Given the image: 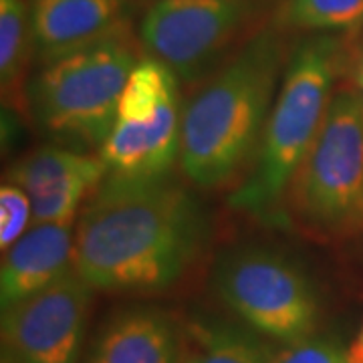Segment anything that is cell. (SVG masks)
Returning <instances> with one entry per match:
<instances>
[{
  "label": "cell",
  "instance_id": "cell-1",
  "mask_svg": "<svg viewBox=\"0 0 363 363\" xmlns=\"http://www.w3.org/2000/svg\"><path fill=\"white\" fill-rule=\"evenodd\" d=\"M208 220L166 176L107 174L79 214L73 267L95 291L160 293L198 259Z\"/></svg>",
  "mask_w": 363,
  "mask_h": 363
},
{
  "label": "cell",
  "instance_id": "cell-2",
  "mask_svg": "<svg viewBox=\"0 0 363 363\" xmlns=\"http://www.w3.org/2000/svg\"><path fill=\"white\" fill-rule=\"evenodd\" d=\"M281 71V40L262 30L188 101L178 162L196 186L218 188L257 154Z\"/></svg>",
  "mask_w": 363,
  "mask_h": 363
},
{
  "label": "cell",
  "instance_id": "cell-3",
  "mask_svg": "<svg viewBox=\"0 0 363 363\" xmlns=\"http://www.w3.org/2000/svg\"><path fill=\"white\" fill-rule=\"evenodd\" d=\"M335 65L337 47L327 37L307 40L291 55L252 168L228 198L234 210L269 224L285 218L283 206L293 178L333 101Z\"/></svg>",
  "mask_w": 363,
  "mask_h": 363
},
{
  "label": "cell",
  "instance_id": "cell-4",
  "mask_svg": "<svg viewBox=\"0 0 363 363\" xmlns=\"http://www.w3.org/2000/svg\"><path fill=\"white\" fill-rule=\"evenodd\" d=\"M138 63L128 26L95 45L43 63L25 89L35 123L67 143L101 147Z\"/></svg>",
  "mask_w": 363,
  "mask_h": 363
},
{
  "label": "cell",
  "instance_id": "cell-5",
  "mask_svg": "<svg viewBox=\"0 0 363 363\" xmlns=\"http://www.w3.org/2000/svg\"><path fill=\"white\" fill-rule=\"evenodd\" d=\"M285 208L303 230L343 238L363 230V97L339 93L293 178Z\"/></svg>",
  "mask_w": 363,
  "mask_h": 363
},
{
  "label": "cell",
  "instance_id": "cell-6",
  "mask_svg": "<svg viewBox=\"0 0 363 363\" xmlns=\"http://www.w3.org/2000/svg\"><path fill=\"white\" fill-rule=\"evenodd\" d=\"M212 286L222 303L255 333L293 343L315 333L321 303L309 274L269 247H236L214 264Z\"/></svg>",
  "mask_w": 363,
  "mask_h": 363
},
{
  "label": "cell",
  "instance_id": "cell-7",
  "mask_svg": "<svg viewBox=\"0 0 363 363\" xmlns=\"http://www.w3.org/2000/svg\"><path fill=\"white\" fill-rule=\"evenodd\" d=\"M255 13V0H154L140 25L150 57L192 83L206 73Z\"/></svg>",
  "mask_w": 363,
  "mask_h": 363
},
{
  "label": "cell",
  "instance_id": "cell-8",
  "mask_svg": "<svg viewBox=\"0 0 363 363\" xmlns=\"http://www.w3.org/2000/svg\"><path fill=\"white\" fill-rule=\"evenodd\" d=\"M93 286L75 271L2 309V355L13 363H77Z\"/></svg>",
  "mask_w": 363,
  "mask_h": 363
},
{
  "label": "cell",
  "instance_id": "cell-9",
  "mask_svg": "<svg viewBox=\"0 0 363 363\" xmlns=\"http://www.w3.org/2000/svg\"><path fill=\"white\" fill-rule=\"evenodd\" d=\"M107 176L104 160L61 145H43L18 160L9 182L30 196L33 224L73 222L79 206Z\"/></svg>",
  "mask_w": 363,
  "mask_h": 363
},
{
  "label": "cell",
  "instance_id": "cell-10",
  "mask_svg": "<svg viewBox=\"0 0 363 363\" xmlns=\"http://www.w3.org/2000/svg\"><path fill=\"white\" fill-rule=\"evenodd\" d=\"M180 95L152 116L119 119L99 147L107 174L117 176H166L180 160Z\"/></svg>",
  "mask_w": 363,
  "mask_h": 363
},
{
  "label": "cell",
  "instance_id": "cell-11",
  "mask_svg": "<svg viewBox=\"0 0 363 363\" xmlns=\"http://www.w3.org/2000/svg\"><path fill=\"white\" fill-rule=\"evenodd\" d=\"M125 0H35L33 47L40 63L85 49L125 28Z\"/></svg>",
  "mask_w": 363,
  "mask_h": 363
},
{
  "label": "cell",
  "instance_id": "cell-12",
  "mask_svg": "<svg viewBox=\"0 0 363 363\" xmlns=\"http://www.w3.org/2000/svg\"><path fill=\"white\" fill-rule=\"evenodd\" d=\"M73 222L33 224L2 257V309L39 293L73 269Z\"/></svg>",
  "mask_w": 363,
  "mask_h": 363
},
{
  "label": "cell",
  "instance_id": "cell-13",
  "mask_svg": "<svg viewBox=\"0 0 363 363\" xmlns=\"http://www.w3.org/2000/svg\"><path fill=\"white\" fill-rule=\"evenodd\" d=\"M182 329L157 307H130L107 319L87 363H180Z\"/></svg>",
  "mask_w": 363,
  "mask_h": 363
},
{
  "label": "cell",
  "instance_id": "cell-14",
  "mask_svg": "<svg viewBox=\"0 0 363 363\" xmlns=\"http://www.w3.org/2000/svg\"><path fill=\"white\" fill-rule=\"evenodd\" d=\"M271 350L250 331L192 319L182 329L180 363H269Z\"/></svg>",
  "mask_w": 363,
  "mask_h": 363
},
{
  "label": "cell",
  "instance_id": "cell-15",
  "mask_svg": "<svg viewBox=\"0 0 363 363\" xmlns=\"http://www.w3.org/2000/svg\"><path fill=\"white\" fill-rule=\"evenodd\" d=\"M33 45V23L26 0H0V83L4 104L21 99V85Z\"/></svg>",
  "mask_w": 363,
  "mask_h": 363
},
{
  "label": "cell",
  "instance_id": "cell-16",
  "mask_svg": "<svg viewBox=\"0 0 363 363\" xmlns=\"http://www.w3.org/2000/svg\"><path fill=\"white\" fill-rule=\"evenodd\" d=\"M363 23V0H285L279 26L291 30H341Z\"/></svg>",
  "mask_w": 363,
  "mask_h": 363
},
{
  "label": "cell",
  "instance_id": "cell-17",
  "mask_svg": "<svg viewBox=\"0 0 363 363\" xmlns=\"http://www.w3.org/2000/svg\"><path fill=\"white\" fill-rule=\"evenodd\" d=\"M269 363H350L347 350L337 339L309 335L271 350Z\"/></svg>",
  "mask_w": 363,
  "mask_h": 363
},
{
  "label": "cell",
  "instance_id": "cell-18",
  "mask_svg": "<svg viewBox=\"0 0 363 363\" xmlns=\"http://www.w3.org/2000/svg\"><path fill=\"white\" fill-rule=\"evenodd\" d=\"M33 224L30 196L16 184H2L0 188V248L6 252Z\"/></svg>",
  "mask_w": 363,
  "mask_h": 363
},
{
  "label": "cell",
  "instance_id": "cell-19",
  "mask_svg": "<svg viewBox=\"0 0 363 363\" xmlns=\"http://www.w3.org/2000/svg\"><path fill=\"white\" fill-rule=\"evenodd\" d=\"M347 359H350V363H363V325L347 347Z\"/></svg>",
  "mask_w": 363,
  "mask_h": 363
},
{
  "label": "cell",
  "instance_id": "cell-20",
  "mask_svg": "<svg viewBox=\"0 0 363 363\" xmlns=\"http://www.w3.org/2000/svg\"><path fill=\"white\" fill-rule=\"evenodd\" d=\"M357 83H359V87L363 89V61L362 65H359V71H357Z\"/></svg>",
  "mask_w": 363,
  "mask_h": 363
},
{
  "label": "cell",
  "instance_id": "cell-21",
  "mask_svg": "<svg viewBox=\"0 0 363 363\" xmlns=\"http://www.w3.org/2000/svg\"><path fill=\"white\" fill-rule=\"evenodd\" d=\"M0 363H13V362H11L9 357H4V355H2V362H0Z\"/></svg>",
  "mask_w": 363,
  "mask_h": 363
}]
</instances>
